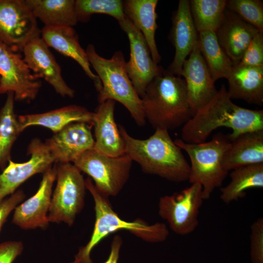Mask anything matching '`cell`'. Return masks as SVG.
<instances>
[{"label":"cell","mask_w":263,"mask_h":263,"mask_svg":"<svg viewBox=\"0 0 263 263\" xmlns=\"http://www.w3.org/2000/svg\"><path fill=\"white\" fill-rule=\"evenodd\" d=\"M86 52L101 83L98 92L99 103L108 99L118 101L128 110L138 126L144 125L146 120L142 100L128 75L123 53L116 51L107 59L98 55L93 44L88 45Z\"/></svg>","instance_id":"5b68a950"},{"label":"cell","mask_w":263,"mask_h":263,"mask_svg":"<svg viewBox=\"0 0 263 263\" xmlns=\"http://www.w3.org/2000/svg\"><path fill=\"white\" fill-rule=\"evenodd\" d=\"M40 33L37 19L24 0H0V41L21 52Z\"/></svg>","instance_id":"8fae6325"},{"label":"cell","mask_w":263,"mask_h":263,"mask_svg":"<svg viewBox=\"0 0 263 263\" xmlns=\"http://www.w3.org/2000/svg\"><path fill=\"white\" fill-rule=\"evenodd\" d=\"M181 76L184 77L188 102L193 115L209 102L218 91L198 43L184 62Z\"/></svg>","instance_id":"e0dca14e"},{"label":"cell","mask_w":263,"mask_h":263,"mask_svg":"<svg viewBox=\"0 0 263 263\" xmlns=\"http://www.w3.org/2000/svg\"><path fill=\"white\" fill-rule=\"evenodd\" d=\"M250 257L252 263H263V218L251 225Z\"/></svg>","instance_id":"836d02e7"},{"label":"cell","mask_w":263,"mask_h":263,"mask_svg":"<svg viewBox=\"0 0 263 263\" xmlns=\"http://www.w3.org/2000/svg\"><path fill=\"white\" fill-rule=\"evenodd\" d=\"M118 126L124 141L125 153L143 172L176 183L188 180L190 165L169 131L157 129L149 138L140 139L130 135L121 125Z\"/></svg>","instance_id":"7a4b0ae2"},{"label":"cell","mask_w":263,"mask_h":263,"mask_svg":"<svg viewBox=\"0 0 263 263\" xmlns=\"http://www.w3.org/2000/svg\"><path fill=\"white\" fill-rule=\"evenodd\" d=\"M227 93L232 99H238L250 104H263V67L234 64L226 78Z\"/></svg>","instance_id":"603a6c76"},{"label":"cell","mask_w":263,"mask_h":263,"mask_svg":"<svg viewBox=\"0 0 263 263\" xmlns=\"http://www.w3.org/2000/svg\"><path fill=\"white\" fill-rule=\"evenodd\" d=\"M27 154L31 156L28 161L16 163L10 159L0 173V202L29 178L44 173L56 163L48 147L39 138L31 140Z\"/></svg>","instance_id":"4fadbf2b"},{"label":"cell","mask_w":263,"mask_h":263,"mask_svg":"<svg viewBox=\"0 0 263 263\" xmlns=\"http://www.w3.org/2000/svg\"><path fill=\"white\" fill-rule=\"evenodd\" d=\"M174 141L189 157L188 181L191 184H200L204 200L208 199L213 192L222 186L228 173L222 163L231 142L228 135L218 132L211 140L200 143H187L179 138Z\"/></svg>","instance_id":"8992f818"},{"label":"cell","mask_w":263,"mask_h":263,"mask_svg":"<svg viewBox=\"0 0 263 263\" xmlns=\"http://www.w3.org/2000/svg\"><path fill=\"white\" fill-rule=\"evenodd\" d=\"M237 63L249 66L263 67V32L259 31L254 36Z\"/></svg>","instance_id":"d6a6232c"},{"label":"cell","mask_w":263,"mask_h":263,"mask_svg":"<svg viewBox=\"0 0 263 263\" xmlns=\"http://www.w3.org/2000/svg\"><path fill=\"white\" fill-rule=\"evenodd\" d=\"M157 0H126L123 1L125 16L144 36L153 61L158 64L161 59L155 41L158 25L156 8Z\"/></svg>","instance_id":"d4e9b609"},{"label":"cell","mask_w":263,"mask_h":263,"mask_svg":"<svg viewBox=\"0 0 263 263\" xmlns=\"http://www.w3.org/2000/svg\"><path fill=\"white\" fill-rule=\"evenodd\" d=\"M23 249L20 241H8L0 244V263H13Z\"/></svg>","instance_id":"d590c367"},{"label":"cell","mask_w":263,"mask_h":263,"mask_svg":"<svg viewBox=\"0 0 263 263\" xmlns=\"http://www.w3.org/2000/svg\"><path fill=\"white\" fill-rule=\"evenodd\" d=\"M56 164L43 173L36 193L14 209L12 223L25 230L45 229L49 224L48 214L53 193L52 188L56 180Z\"/></svg>","instance_id":"9a60e30c"},{"label":"cell","mask_w":263,"mask_h":263,"mask_svg":"<svg viewBox=\"0 0 263 263\" xmlns=\"http://www.w3.org/2000/svg\"><path fill=\"white\" fill-rule=\"evenodd\" d=\"M259 31L226 9L224 19L215 34L220 45L234 64L240 61L251 41Z\"/></svg>","instance_id":"ffe728a7"},{"label":"cell","mask_w":263,"mask_h":263,"mask_svg":"<svg viewBox=\"0 0 263 263\" xmlns=\"http://www.w3.org/2000/svg\"><path fill=\"white\" fill-rule=\"evenodd\" d=\"M44 26L75 25L78 20L74 0H24Z\"/></svg>","instance_id":"484cf974"},{"label":"cell","mask_w":263,"mask_h":263,"mask_svg":"<svg viewBox=\"0 0 263 263\" xmlns=\"http://www.w3.org/2000/svg\"><path fill=\"white\" fill-rule=\"evenodd\" d=\"M220 127L231 129L228 134L230 140L243 132L263 130V111L237 105L223 84L214 97L182 127L181 139L189 143H202Z\"/></svg>","instance_id":"6da1fadb"},{"label":"cell","mask_w":263,"mask_h":263,"mask_svg":"<svg viewBox=\"0 0 263 263\" xmlns=\"http://www.w3.org/2000/svg\"><path fill=\"white\" fill-rule=\"evenodd\" d=\"M41 87L40 78L29 69L20 52L0 41V94L11 92L15 100L30 102Z\"/></svg>","instance_id":"30bf717a"},{"label":"cell","mask_w":263,"mask_h":263,"mask_svg":"<svg viewBox=\"0 0 263 263\" xmlns=\"http://www.w3.org/2000/svg\"><path fill=\"white\" fill-rule=\"evenodd\" d=\"M226 9L263 32V2L260 0H227Z\"/></svg>","instance_id":"1f68e13d"},{"label":"cell","mask_w":263,"mask_h":263,"mask_svg":"<svg viewBox=\"0 0 263 263\" xmlns=\"http://www.w3.org/2000/svg\"><path fill=\"white\" fill-rule=\"evenodd\" d=\"M204 200L202 186L191 184L179 192L161 197L158 214L175 233L187 235L198 226V216Z\"/></svg>","instance_id":"9c48e42d"},{"label":"cell","mask_w":263,"mask_h":263,"mask_svg":"<svg viewBox=\"0 0 263 263\" xmlns=\"http://www.w3.org/2000/svg\"><path fill=\"white\" fill-rule=\"evenodd\" d=\"M230 141L223 159L225 170L263 163V130L243 132Z\"/></svg>","instance_id":"7402d4cb"},{"label":"cell","mask_w":263,"mask_h":263,"mask_svg":"<svg viewBox=\"0 0 263 263\" xmlns=\"http://www.w3.org/2000/svg\"><path fill=\"white\" fill-rule=\"evenodd\" d=\"M122 244L121 237L119 235L114 236L112 241L109 256L104 263H117Z\"/></svg>","instance_id":"8d00e7d4"},{"label":"cell","mask_w":263,"mask_h":263,"mask_svg":"<svg viewBox=\"0 0 263 263\" xmlns=\"http://www.w3.org/2000/svg\"><path fill=\"white\" fill-rule=\"evenodd\" d=\"M23 59L31 71L39 78H43L63 97H73L74 90L63 79L61 67L40 33L32 38L23 47Z\"/></svg>","instance_id":"5bb4252c"},{"label":"cell","mask_w":263,"mask_h":263,"mask_svg":"<svg viewBox=\"0 0 263 263\" xmlns=\"http://www.w3.org/2000/svg\"><path fill=\"white\" fill-rule=\"evenodd\" d=\"M75 11L78 22L88 21L92 15L105 14L113 17L120 23L126 18L121 0H76Z\"/></svg>","instance_id":"4dcf8cb0"},{"label":"cell","mask_w":263,"mask_h":263,"mask_svg":"<svg viewBox=\"0 0 263 263\" xmlns=\"http://www.w3.org/2000/svg\"><path fill=\"white\" fill-rule=\"evenodd\" d=\"M119 24L127 34L130 42V57L126 62L127 72L136 93L141 98L150 82L164 69L153 61L144 36L131 21L126 17Z\"/></svg>","instance_id":"7c38bea8"},{"label":"cell","mask_w":263,"mask_h":263,"mask_svg":"<svg viewBox=\"0 0 263 263\" xmlns=\"http://www.w3.org/2000/svg\"><path fill=\"white\" fill-rule=\"evenodd\" d=\"M115 101L108 99L99 103L94 113V145L96 151L112 157L125 153L124 140L115 121Z\"/></svg>","instance_id":"44dd1931"},{"label":"cell","mask_w":263,"mask_h":263,"mask_svg":"<svg viewBox=\"0 0 263 263\" xmlns=\"http://www.w3.org/2000/svg\"><path fill=\"white\" fill-rule=\"evenodd\" d=\"M85 185L94 202L95 220L94 229L88 243L81 247L71 263H91L90 254L93 248L104 238L118 230H125L145 241L159 243L166 240L169 231L162 223L149 225L141 219L128 222L122 220L113 209L109 198L100 193L90 178Z\"/></svg>","instance_id":"277c9868"},{"label":"cell","mask_w":263,"mask_h":263,"mask_svg":"<svg viewBox=\"0 0 263 263\" xmlns=\"http://www.w3.org/2000/svg\"><path fill=\"white\" fill-rule=\"evenodd\" d=\"M93 126L85 122H74L47 139L45 143L56 163H74L82 154L94 149Z\"/></svg>","instance_id":"2e32d148"},{"label":"cell","mask_w":263,"mask_h":263,"mask_svg":"<svg viewBox=\"0 0 263 263\" xmlns=\"http://www.w3.org/2000/svg\"><path fill=\"white\" fill-rule=\"evenodd\" d=\"M132 161L126 153L112 157L94 149L78 157L73 164L88 175L97 190L104 196H115L127 182Z\"/></svg>","instance_id":"52a82bcc"},{"label":"cell","mask_w":263,"mask_h":263,"mask_svg":"<svg viewBox=\"0 0 263 263\" xmlns=\"http://www.w3.org/2000/svg\"><path fill=\"white\" fill-rule=\"evenodd\" d=\"M172 18L169 38L175 48V55L167 71L181 76L184 63L198 40V33L191 15L189 0H180Z\"/></svg>","instance_id":"ac0fdd59"},{"label":"cell","mask_w":263,"mask_h":263,"mask_svg":"<svg viewBox=\"0 0 263 263\" xmlns=\"http://www.w3.org/2000/svg\"><path fill=\"white\" fill-rule=\"evenodd\" d=\"M56 164V185L48 217L50 223L63 222L71 226L84 205L85 180L74 164Z\"/></svg>","instance_id":"ba28073f"},{"label":"cell","mask_w":263,"mask_h":263,"mask_svg":"<svg viewBox=\"0 0 263 263\" xmlns=\"http://www.w3.org/2000/svg\"><path fill=\"white\" fill-rule=\"evenodd\" d=\"M15 101L14 94L8 93L0 110V169L2 170L11 159L12 146L21 133L14 111Z\"/></svg>","instance_id":"f1b7e54d"},{"label":"cell","mask_w":263,"mask_h":263,"mask_svg":"<svg viewBox=\"0 0 263 263\" xmlns=\"http://www.w3.org/2000/svg\"><path fill=\"white\" fill-rule=\"evenodd\" d=\"M226 3V0H189L191 15L198 33L216 32L224 19Z\"/></svg>","instance_id":"f546056e"},{"label":"cell","mask_w":263,"mask_h":263,"mask_svg":"<svg viewBox=\"0 0 263 263\" xmlns=\"http://www.w3.org/2000/svg\"><path fill=\"white\" fill-rule=\"evenodd\" d=\"M230 181L221 188L220 199L229 204L244 197L250 188L263 187V163L245 166L231 170Z\"/></svg>","instance_id":"4316f807"},{"label":"cell","mask_w":263,"mask_h":263,"mask_svg":"<svg viewBox=\"0 0 263 263\" xmlns=\"http://www.w3.org/2000/svg\"><path fill=\"white\" fill-rule=\"evenodd\" d=\"M198 43L213 80L215 82L221 78H227L233 63L220 45L215 32H199Z\"/></svg>","instance_id":"83f0119b"},{"label":"cell","mask_w":263,"mask_h":263,"mask_svg":"<svg viewBox=\"0 0 263 263\" xmlns=\"http://www.w3.org/2000/svg\"><path fill=\"white\" fill-rule=\"evenodd\" d=\"M40 36L49 48L75 61L94 81L97 92L100 90V80L91 70L86 50L80 45L78 35L73 27L44 26L40 30Z\"/></svg>","instance_id":"d6986e66"},{"label":"cell","mask_w":263,"mask_h":263,"mask_svg":"<svg viewBox=\"0 0 263 263\" xmlns=\"http://www.w3.org/2000/svg\"><path fill=\"white\" fill-rule=\"evenodd\" d=\"M94 113L86 108L71 105L40 113L20 115L18 117L20 132L32 126H40L54 133L74 122L82 121L93 125Z\"/></svg>","instance_id":"cb8c5ba5"},{"label":"cell","mask_w":263,"mask_h":263,"mask_svg":"<svg viewBox=\"0 0 263 263\" xmlns=\"http://www.w3.org/2000/svg\"><path fill=\"white\" fill-rule=\"evenodd\" d=\"M141 99L146 120L155 130H175L193 116L184 79L167 70L152 80Z\"/></svg>","instance_id":"3957f363"},{"label":"cell","mask_w":263,"mask_h":263,"mask_svg":"<svg viewBox=\"0 0 263 263\" xmlns=\"http://www.w3.org/2000/svg\"><path fill=\"white\" fill-rule=\"evenodd\" d=\"M25 197L23 191L18 190L0 202V230L8 216Z\"/></svg>","instance_id":"e575fe53"}]
</instances>
